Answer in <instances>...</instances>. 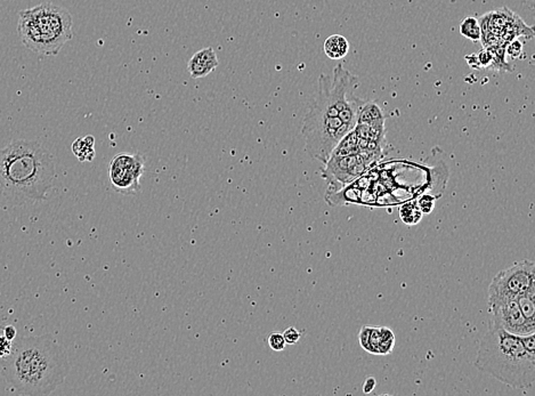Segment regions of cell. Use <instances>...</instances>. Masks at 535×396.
I'll return each instance as SVG.
<instances>
[{
    "instance_id": "6da1fadb",
    "label": "cell",
    "mask_w": 535,
    "mask_h": 396,
    "mask_svg": "<svg viewBox=\"0 0 535 396\" xmlns=\"http://www.w3.org/2000/svg\"><path fill=\"white\" fill-rule=\"evenodd\" d=\"M1 368L7 385L27 396L50 395L71 369L66 350L50 335L19 339Z\"/></svg>"
},
{
    "instance_id": "7a4b0ae2",
    "label": "cell",
    "mask_w": 535,
    "mask_h": 396,
    "mask_svg": "<svg viewBox=\"0 0 535 396\" xmlns=\"http://www.w3.org/2000/svg\"><path fill=\"white\" fill-rule=\"evenodd\" d=\"M55 176L53 155L36 141L17 139L0 150V195L10 205L46 200Z\"/></svg>"
},
{
    "instance_id": "3957f363",
    "label": "cell",
    "mask_w": 535,
    "mask_h": 396,
    "mask_svg": "<svg viewBox=\"0 0 535 396\" xmlns=\"http://www.w3.org/2000/svg\"><path fill=\"white\" fill-rule=\"evenodd\" d=\"M475 366L515 390H529L535 383V350L524 337L489 327L480 340Z\"/></svg>"
},
{
    "instance_id": "277c9868",
    "label": "cell",
    "mask_w": 535,
    "mask_h": 396,
    "mask_svg": "<svg viewBox=\"0 0 535 396\" xmlns=\"http://www.w3.org/2000/svg\"><path fill=\"white\" fill-rule=\"evenodd\" d=\"M69 10L55 3H43L19 12L17 33L24 46L37 57H56L73 38Z\"/></svg>"
},
{
    "instance_id": "5b68a950",
    "label": "cell",
    "mask_w": 535,
    "mask_h": 396,
    "mask_svg": "<svg viewBox=\"0 0 535 396\" xmlns=\"http://www.w3.org/2000/svg\"><path fill=\"white\" fill-rule=\"evenodd\" d=\"M353 129L339 117L330 116L311 104L302 128L306 151L313 159L325 164L340 141Z\"/></svg>"
},
{
    "instance_id": "8992f818",
    "label": "cell",
    "mask_w": 535,
    "mask_h": 396,
    "mask_svg": "<svg viewBox=\"0 0 535 396\" xmlns=\"http://www.w3.org/2000/svg\"><path fill=\"white\" fill-rule=\"evenodd\" d=\"M535 265L533 261L523 259L505 268L494 277L489 288V299L512 298L535 286Z\"/></svg>"
},
{
    "instance_id": "52a82bcc",
    "label": "cell",
    "mask_w": 535,
    "mask_h": 396,
    "mask_svg": "<svg viewBox=\"0 0 535 396\" xmlns=\"http://www.w3.org/2000/svg\"><path fill=\"white\" fill-rule=\"evenodd\" d=\"M144 172V158L141 155L119 153L108 166V177L112 188L121 195L141 193L142 175Z\"/></svg>"
},
{
    "instance_id": "ba28073f",
    "label": "cell",
    "mask_w": 535,
    "mask_h": 396,
    "mask_svg": "<svg viewBox=\"0 0 535 396\" xmlns=\"http://www.w3.org/2000/svg\"><path fill=\"white\" fill-rule=\"evenodd\" d=\"M489 310L492 314L489 327L499 328L507 333L521 337L534 335L535 324L529 322L523 315L517 299H512V298L489 299Z\"/></svg>"
},
{
    "instance_id": "9c48e42d",
    "label": "cell",
    "mask_w": 535,
    "mask_h": 396,
    "mask_svg": "<svg viewBox=\"0 0 535 396\" xmlns=\"http://www.w3.org/2000/svg\"><path fill=\"white\" fill-rule=\"evenodd\" d=\"M324 176L330 184H346L362 175L364 172L368 162L360 153L347 157H335L332 155L328 161L325 162Z\"/></svg>"
},
{
    "instance_id": "30bf717a",
    "label": "cell",
    "mask_w": 535,
    "mask_h": 396,
    "mask_svg": "<svg viewBox=\"0 0 535 396\" xmlns=\"http://www.w3.org/2000/svg\"><path fill=\"white\" fill-rule=\"evenodd\" d=\"M218 66V59L213 47L197 50L188 63V70L193 79L204 78L214 72Z\"/></svg>"
},
{
    "instance_id": "8fae6325",
    "label": "cell",
    "mask_w": 535,
    "mask_h": 396,
    "mask_svg": "<svg viewBox=\"0 0 535 396\" xmlns=\"http://www.w3.org/2000/svg\"><path fill=\"white\" fill-rule=\"evenodd\" d=\"M324 53L331 60H340L347 55L349 50V43L345 37L340 34H333L325 40Z\"/></svg>"
},
{
    "instance_id": "7c38bea8",
    "label": "cell",
    "mask_w": 535,
    "mask_h": 396,
    "mask_svg": "<svg viewBox=\"0 0 535 396\" xmlns=\"http://www.w3.org/2000/svg\"><path fill=\"white\" fill-rule=\"evenodd\" d=\"M71 149L79 161H92L95 158V139L92 135L79 137L72 143Z\"/></svg>"
},
{
    "instance_id": "4fadbf2b",
    "label": "cell",
    "mask_w": 535,
    "mask_h": 396,
    "mask_svg": "<svg viewBox=\"0 0 535 396\" xmlns=\"http://www.w3.org/2000/svg\"><path fill=\"white\" fill-rule=\"evenodd\" d=\"M360 345L367 352L371 354H379L380 345V328L363 327L358 336Z\"/></svg>"
},
{
    "instance_id": "5bb4252c",
    "label": "cell",
    "mask_w": 535,
    "mask_h": 396,
    "mask_svg": "<svg viewBox=\"0 0 535 396\" xmlns=\"http://www.w3.org/2000/svg\"><path fill=\"white\" fill-rule=\"evenodd\" d=\"M381 121H385V116L380 106L375 102H363L361 109L358 111V122L376 123Z\"/></svg>"
},
{
    "instance_id": "9a60e30c",
    "label": "cell",
    "mask_w": 535,
    "mask_h": 396,
    "mask_svg": "<svg viewBox=\"0 0 535 396\" xmlns=\"http://www.w3.org/2000/svg\"><path fill=\"white\" fill-rule=\"evenodd\" d=\"M519 308L522 310L523 315L532 324H535V286L527 289L525 293L519 295L517 297Z\"/></svg>"
},
{
    "instance_id": "2e32d148",
    "label": "cell",
    "mask_w": 535,
    "mask_h": 396,
    "mask_svg": "<svg viewBox=\"0 0 535 396\" xmlns=\"http://www.w3.org/2000/svg\"><path fill=\"white\" fill-rule=\"evenodd\" d=\"M358 152H360V150H358V136H356L354 129H353L340 141L332 155H335V157H347V155H358Z\"/></svg>"
},
{
    "instance_id": "e0dca14e",
    "label": "cell",
    "mask_w": 535,
    "mask_h": 396,
    "mask_svg": "<svg viewBox=\"0 0 535 396\" xmlns=\"http://www.w3.org/2000/svg\"><path fill=\"white\" fill-rule=\"evenodd\" d=\"M459 30L461 36L466 37L467 39L473 40L474 43L482 39L480 22L475 17H468L463 19L460 22Z\"/></svg>"
},
{
    "instance_id": "ac0fdd59",
    "label": "cell",
    "mask_w": 535,
    "mask_h": 396,
    "mask_svg": "<svg viewBox=\"0 0 535 396\" xmlns=\"http://www.w3.org/2000/svg\"><path fill=\"white\" fill-rule=\"evenodd\" d=\"M400 215H401L402 221L405 224L414 225L418 224V221H420L424 214L421 212L418 204L409 202L400 208Z\"/></svg>"
},
{
    "instance_id": "d6986e66",
    "label": "cell",
    "mask_w": 535,
    "mask_h": 396,
    "mask_svg": "<svg viewBox=\"0 0 535 396\" xmlns=\"http://www.w3.org/2000/svg\"><path fill=\"white\" fill-rule=\"evenodd\" d=\"M395 345V337L393 331L388 328H380V345H379V354L386 355L393 352Z\"/></svg>"
},
{
    "instance_id": "ffe728a7",
    "label": "cell",
    "mask_w": 535,
    "mask_h": 396,
    "mask_svg": "<svg viewBox=\"0 0 535 396\" xmlns=\"http://www.w3.org/2000/svg\"><path fill=\"white\" fill-rule=\"evenodd\" d=\"M466 60L474 69H484V68H489L491 66L492 57H491L489 50H485L480 53L471 55V57H466Z\"/></svg>"
},
{
    "instance_id": "44dd1931",
    "label": "cell",
    "mask_w": 535,
    "mask_h": 396,
    "mask_svg": "<svg viewBox=\"0 0 535 396\" xmlns=\"http://www.w3.org/2000/svg\"><path fill=\"white\" fill-rule=\"evenodd\" d=\"M269 345L273 350L281 352L286 346V340L283 338V335L280 333H272L269 337Z\"/></svg>"
},
{
    "instance_id": "7402d4cb",
    "label": "cell",
    "mask_w": 535,
    "mask_h": 396,
    "mask_svg": "<svg viewBox=\"0 0 535 396\" xmlns=\"http://www.w3.org/2000/svg\"><path fill=\"white\" fill-rule=\"evenodd\" d=\"M14 344L12 340L7 339L6 337L0 336V360L10 357L13 350Z\"/></svg>"
},
{
    "instance_id": "603a6c76",
    "label": "cell",
    "mask_w": 535,
    "mask_h": 396,
    "mask_svg": "<svg viewBox=\"0 0 535 396\" xmlns=\"http://www.w3.org/2000/svg\"><path fill=\"white\" fill-rule=\"evenodd\" d=\"M283 338L286 340V345H295L300 339V333L295 328L290 327L283 333Z\"/></svg>"
},
{
    "instance_id": "cb8c5ba5",
    "label": "cell",
    "mask_w": 535,
    "mask_h": 396,
    "mask_svg": "<svg viewBox=\"0 0 535 396\" xmlns=\"http://www.w3.org/2000/svg\"><path fill=\"white\" fill-rule=\"evenodd\" d=\"M522 52L523 45L518 40L512 41V43L509 45L508 50H507V53H508L509 57H512V59H518L519 55L522 54Z\"/></svg>"
},
{
    "instance_id": "d4e9b609",
    "label": "cell",
    "mask_w": 535,
    "mask_h": 396,
    "mask_svg": "<svg viewBox=\"0 0 535 396\" xmlns=\"http://www.w3.org/2000/svg\"><path fill=\"white\" fill-rule=\"evenodd\" d=\"M422 214H429L434 208V198L431 197H422L418 204Z\"/></svg>"
},
{
    "instance_id": "484cf974",
    "label": "cell",
    "mask_w": 535,
    "mask_h": 396,
    "mask_svg": "<svg viewBox=\"0 0 535 396\" xmlns=\"http://www.w3.org/2000/svg\"><path fill=\"white\" fill-rule=\"evenodd\" d=\"M3 336L6 337L7 339L12 340V341H14L17 336V328L14 327V326H10V324L3 328Z\"/></svg>"
},
{
    "instance_id": "4316f807",
    "label": "cell",
    "mask_w": 535,
    "mask_h": 396,
    "mask_svg": "<svg viewBox=\"0 0 535 396\" xmlns=\"http://www.w3.org/2000/svg\"><path fill=\"white\" fill-rule=\"evenodd\" d=\"M376 386V380L375 378H372V377H370V378H368L367 379V382L364 383V393H370V392H372L373 390V388H375Z\"/></svg>"
},
{
    "instance_id": "83f0119b",
    "label": "cell",
    "mask_w": 535,
    "mask_h": 396,
    "mask_svg": "<svg viewBox=\"0 0 535 396\" xmlns=\"http://www.w3.org/2000/svg\"><path fill=\"white\" fill-rule=\"evenodd\" d=\"M526 1H529V5H531V6H532V3H534V0H526Z\"/></svg>"
},
{
    "instance_id": "f1b7e54d",
    "label": "cell",
    "mask_w": 535,
    "mask_h": 396,
    "mask_svg": "<svg viewBox=\"0 0 535 396\" xmlns=\"http://www.w3.org/2000/svg\"><path fill=\"white\" fill-rule=\"evenodd\" d=\"M451 3H456V0H451Z\"/></svg>"
}]
</instances>
